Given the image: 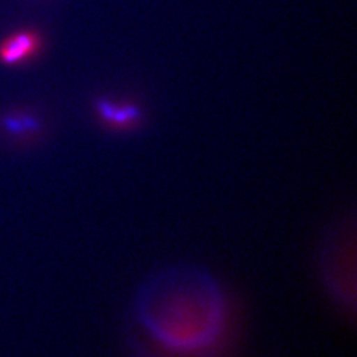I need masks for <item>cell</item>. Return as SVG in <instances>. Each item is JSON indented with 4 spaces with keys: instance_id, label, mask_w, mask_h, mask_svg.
Returning <instances> with one entry per match:
<instances>
[{
    "instance_id": "cell-3",
    "label": "cell",
    "mask_w": 357,
    "mask_h": 357,
    "mask_svg": "<svg viewBox=\"0 0 357 357\" xmlns=\"http://www.w3.org/2000/svg\"><path fill=\"white\" fill-rule=\"evenodd\" d=\"M41 47V38L32 31L13 33L0 44V61L6 65L22 64L33 57Z\"/></svg>"
},
{
    "instance_id": "cell-1",
    "label": "cell",
    "mask_w": 357,
    "mask_h": 357,
    "mask_svg": "<svg viewBox=\"0 0 357 357\" xmlns=\"http://www.w3.org/2000/svg\"><path fill=\"white\" fill-rule=\"evenodd\" d=\"M132 318L149 351L163 357H208L229 330V301L212 273L178 264L159 268L142 283Z\"/></svg>"
},
{
    "instance_id": "cell-4",
    "label": "cell",
    "mask_w": 357,
    "mask_h": 357,
    "mask_svg": "<svg viewBox=\"0 0 357 357\" xmlns=\"http://www.w3.org/2000/svg\"><path fill=\"white\" fill-rule=\"evenodd\" d=\"M97 114L103 123L114 128H128L135 126L141 119V110L132 103H116L100 100L97 102Z\"/></svg>"
},
{
    "instance_id": "cell-2",
    "label": "cell",
    "mask_w": 357,
    "mask_h": 357,
    "mask_svg": "<svg viewBox=\"0 0 357 357\" xmlns=\"http://www.w3.org/2000/svg\"><path fill=\"white\" fill-rule=\"evenodd\" d=\"M348 229L337 228L330 237V240L324 243L323 248V281L326 282V287L331 294L333 299L339 303V306L347 311H351L349 306L354 310L355 301V286L348 282H355L348 278L347 274V259H348Z\"/></svg>"
}]
</instances>
